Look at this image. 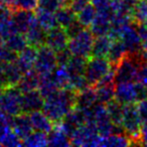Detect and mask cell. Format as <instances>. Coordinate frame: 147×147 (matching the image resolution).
<instances>
[{"label":"cell","mask_w":147,"mask_h":147,"mask_svg":"<svg viewBox=\"0 0 147 147\" xmlns=\"http://www.w3.org/2000/svg\"><path fill=\"white\" fill-rule=\"evenodd\" d=\"M76 96L71 89H57L45 98L42 111L53 123H59L76 107Z\"/></svg>","instance_id":"cell-1"},{"label":"cell","mask_w":147,"mask_h":147,"mask_svg":"<svg viewBox=\"0 0 147 147\" xmlns=\"http://www.w3.org/2000/svg\"><path fill=\"white\" fill-rule=\"evenodd\" d=\"M147 98V87L138 82H119L115 84V100L122 105L136 104Z\"/></svg>","instance_id":"cell-2"},{"label":"cell","mask_w":147,"mask_h":147,"mask_svg":"<svg viewBox=\"0 0 147 147\" xmlns=\"http://www.w3.org/2000/svg\"><path fill=\"white\" fill-rule=\"evenodd\" d=\"M143 59L140 55H127L117 65H114L115 83L136 82L139 67Z\"/></svg>","instance_id":"cell-3"},{"label":"cell","mask_w":147,"mask_h":147,"mask_svg":"<svg viewBox=\"0 0 147 147\" xmlns=\"http://www.w3.org/2000/svg\"><path fill=\"white\" fill-rule=\"evenodd\" d=\"M114 69L108 57H94L87 61L85 76L89 83V86L95 87Z\"/></svg>","instance_id":"cell-4"},{"label":"cell","mask_w":147,"mask_h":147,"mask_svg":"<svg viewBox=\"0 0 147 147\" xmlns=\"http://www.w3.org/2000/svg\"><path fill=\"white\" fill-rule=\"evenodd\" d=\"M95 35L88 28H83L78 33L69 37L67 49L73 55L89 59L92 55Z\"/></svg>","instance_id":"cell-5"},{"label":"cell","mask_w":147,"mask_h":147,"mask_svg":"<svg viewBox=\"0 0 147 147\" xmlns=\"http://www.w3.org/2000/svg\"><path fill=\"white\" fill-rule=\"evenodd\" d=\"M143 123L139 116L136 104H127L123 107L121 127L123 132L128 135L132 140H139Z\"/></svg>","instance_id":"cell-6"},{"label":"cell","mask_w":147,"mask_h":147,"mask_svg":"<svg viewBox=\"0 0 147 147\" xmlns=\"http://www.w3.org/2000/svg\"><path fill=\"white\" fill-rule=\"evenodd\" d=\"M101 135L94 123H85L79 126L71 136V143L75 146H100Z\"/></svg>","instance_id":"cell-7"},{"label":"cell","mask_w":147,"mask_h":147,"mask_svg":"<svg viewBox=\"0 0 147 147\" xmlns=\"http://www.w3.org/2000/svg\"><path fill=\"white\" fill-rule=\"evenodd\" d=\"M22 93L15 87H7L0 91V109L11 116H16L22 112L21 105Z\"/></svg>","instance_id":"cell-8"},{"label":"cell","mask_w":147,"mask_h":147,"mask_svg":"<svg viewBox=\"0 0 147 147\" xmlns=\"http://www.w3.org/2000/svg\"><path fill=\"white\" fill-rule=\"evenodd\" d=\"M93 123L96 126L99 134L102 136H106L114 132H121L112 122V119L105 104L97 103L93 107Z\"/></svg>","instance_id":"cell-9"},{"label":"cell","mask_w":147,"mask_h":147,"mask_svg":"<svg viewBox=\"0 0 147 147\" xmlns=\"http://www.w3.org/2000/svg\"><path fill=\"white\" fill-rule=\"evenodd\" d=\"M57 65L59 63H57V53L55 51L45 45L37 49V55L33 69H35L39 74V76L51 74Z\"/></svg>","instance_id":"cell-10"},{"label":"cell","mask_w":147,"mask_h":147,"mask_svg":"<svg viewBox=\"0 0 147 147\" xmlns=\"http://www.w3.org/2000/svg\"><path fill=\"white\" fill-rule=\"evenodd\" d=\"M114 13L111 5L102 9H97V15L90 26V30L95 36L109 34L112 28V19Z\"/></svg>","instance_id":"cell-11"},{"label":"cell","mask_w":147,"mask_h":147,"mask_svg":"<svg viewBox=\"0 0 147 147\" xmlns=\"http://www.w3.org/2000/svg\"><path fill=\"white\" fill-rule=\"evenodd\" d=\"M118 38L122 40L126 47L128 55H140L141 47H142V39L137 30V27L132 26L131 24L126 25L120 30L118 34Z\"/></svg>","instance_id":"cell-12"},{"label":"cell","mask_w":147,"mask_h":147,"mask_svg":"<svg viewBox=\"0 0 147 147\" xmlns=\"http://www.w3.org/2000/svg\"><path fill=\"white\" fill-rule=\"evenodd\" d=\"M69 36L67 34V30L63 27L57 26L53 27V29L47 31V36H45V45L51 47L55 53L61 51L65 49H67Z\"/></svg>","instance_id":"cell-13"},{"label":"cell","mask_w":147,"mask_h":147,"mask_svg":"<svg viewBox=\"0 0 147 147\" xmlns=\"http://www.w3.org/2000/svg\"><path fill=\"white\" fill-rule=\"evenodd\" d=\"M35 19V14L30 10H18L12 11V23L15 29V32L24 33L28 30L29 26L32 24Z\"/></svg>","instance_id":"cell-14"},{"label":"cell","mask_w":147,"mask_h":147,"mask_svg":"<svg viewBox=\"0 0 147 147\" xmlns=\"http://www.w3.org/2000/svg\"><path fill=\"white\" fill-rule=\"evenodd\" d=\"M43 103H45V97L40 94L38 90L23 93L21 99L22 112L31 113L33 111L42 110Z\"/></svg>","instance_id":"cell-15"},{"label":"cell","mask_w":147,"mask_h":147,"mask_svg":"<svg viewBox=\"0 0 147 147\" xmlns=\"http://www.w3.org/2000/svg\"><path fill=\"white\" fill-rule=\"evenodd\" d=\"M37 55V47L32 45H27L23 51L17 53V57L15 63L18 65L20 69L23 73L31 71L34 69L35 59Z\"/></svg>","instance_id":"cell-16"},{"label":"cell","mask_w":147,"mask_h":147,"mask_svg":"<svg viewBox=\"0 0 147 147\" xmlns=\"http://www.w3.org/2000/svg\"><path fill=\"white\" fill-rule=\"evenodd\" d=\"M11 128L13 129V131L22 140H24L32 131H34L32 128V125H31L28 113H24V112H21L20 114L13 117Z\"/></svg>","instance_id":"cell-17"},{"label":"cell","mask_w":147,"mask_h":147,"mask_svg":"<svg viewBox=\"0 0 147 147\" xmlns=\"http://www.w3.org/2000/svg\"><path fill=\"white\" fill-rule=\"evenodd\" d=\"M132 144V139L124 132H114L112 134L102 136L99 147H123Z\"/></svg>","instance_id":"cell-18"},{"label":"cell","mask_w":147,"mask_h":147,"mask_svg":"<svg viewBox=\"0 0 147 147\" xmlns=\"http://www.w3.org/2000/svg\"><path fill=\"white\" fill-rule=\"evenodd\" d=\"M25 36H26L29 45H32V47L38 49L39 47L45 45L47 30L42 28V26L37 22L36 18H35L32 24L29 26L28 30L25 32Z\"/></svg>","instance_id":"cell-19"},{"label":"cell","mask_w":147,"mask_h":147,"mask_svg":"<svg viewBox=\"0 0 147 147\" xmlns=\"http://www.w3.org/2000/svg\"><path fill=\"white\" fill-rule=\"evenodd\" d=\"M32 128L34 131H40V132L49 133L53 128V121L47 116L43 111L37 110L28 113Z\"/></svg>","instance_id":"cell-20"},{"label":"cell","mask_w":147,"mask_h":147,"mask_svg":"<svg viewBox=\"0 0 147 147\" xmlns=\"http://www.w3.org/2000/svg\"><path fill=\"white\" fill-rule=\"evenodd\" d=\"M97 103H98V99H97L96 90H95V88H92V86L77 93L76 107H78V108L91 109Z\"/></svg>","instance_id":"cell-21"},{"label":"cell","mask_w":147,"mask_h":147,"mask_svg":"<svg viewBox=\"0 0 147 147\" xmlns=\"http://www.w3.org/2000/svg\"><path fill=\"white\" fill-rule=\"evenodd\" d=\"M49 145L51 146H71V136L57 123L53 128L47 133Z\"/></svg>","instance_id":"cell-22"},{"label":"cell","mask_w":147,"mask_h":147,"mask_svg":"<svg viewBox=\"0 0 147 147\" xmlns=\"http://www.w3.org/2000/svg\"><path fill=\"white\" fill-rule=\"evenodd\" d=\"M39 81H40V76L35 69L27 71L23 74L20 81L17 84V88L21 93H26L29 91L37 90L39 86Z\"/></svg>","instance_id":"cell-23"},{"label":"cell","mask_w":147,"mask_h":147,"mask_svg":"<svg viewBox=\"0 0 147 147\" xmlns=\"http://www.w3.org/2000/svg\"><path fill=\"white\" fill-rule=\"evenodd\" d=\"M113 41H114V38L110 34L96 36L94 41V45H93L92 55H94V57H107Z\"/></svg>","instance_id":"cell-24"},{"label":"cell","mask_w":147,"mask_h":147,"mask_svg":"<svg viewBox=\"0 0 147 147\" xmlns=\"http://www.w3.org/2000/svg\"><path fill=\"white\" fill-rule=\"evenodd\" d=\"M51 76L59 89H69L71 74L67 65H57L51 73Z\"/></svg>","instance_id":"cell-25"},{"label":"cell","mask_w":147,"mask_h":147,"mask_svg":"<svg viewBox=\"0 0 147 147\" xmlns=\"http://www.w3.org/2000/svg\"><path fill=\"white\" fill-rule=\"evenodd\" d=\"M14 32L15 29L12 23V10L7 7L0 13V36L5 40Z\"/></svg>","instance_id":"cell-26"},{"label":"cell","mask_w":147,"mask_h":147,"mask_svg":"<svg viewBox=\"0 0 147 147\" xmlns=\"http://www.w3.org/2000/svg\"><path fill=\"white\" fill-rule=\"evenodd\" d=\"M57 24L63 28H67L77 20V14L71 10L69 5H63L61 8L55 11Z\"/></svg>","instance_id":"cell-27"},{"label":"cell","mask_w":147,"mask_h":147,"mask_svg":"<svg viewBox=\"0 0 147 147\" xmlns=\"http://www.w3.org/2000/svg\"><path fill=\"white\" fill-rule=\"evenodd\" d=\"M35 18H36L37 22L42 26V28L47 31L51 30L53 27L59 25L57 17H55V12L37 8V11L35 13Z\"/></svg>","instance_id":"cell-28"},{"label":"cell","mask_w":147,"mask_h":147,"mask_svg":"<svg viewBox=\"0 0 147 147\" xmlns=\"http://www.w3.org/2000/svg\"><path fill=\"white\" fill-rule=\"evenodd\" d=\"M4 71H5V78H6V82L8 87L17 86L21 77L24 74L15 61L4 63Z\"/></svg>","instance_id":"cell-29"},{"label":"cell","mask_w":147,"mask_h":147,"mask_svg":"<svg viewBox=\"0 0 147 147\" xmlns=\"http://www.w3.org/2000/svg\"><path fill=\"white\" fill-rule=\"evenodd\" d=\"M98 103L101 104H108L115 99V85L114 83L110 84H99L95 86Z\"/></svg>","instance_id":"cell-30"},{"label":"cell","mask_w":147,"mask_h":147,"mask_svg":"<svg viewBox=\"0 0 147 147\" xmlns=\"http://www.w3.org/2000/svg\"><path fill=\"white\" fill-rule=\"evenodd\" d=\"M128 55L126 47H125L124 43L122 42V40L119 38H115L113 41L112 45H111L110 51L108 53V59L111 61L113 65H117L123 57H125Z\"/></svg>","instance_id":"cell-31"},{"label":"cell","mask_w":147,"mask_h":147,"mask_svg":"<svg viewBox=\"0 0 147 147\" xmlns=\"http://www.w3.org/2000/svg\"><path fill=\"white\" fill-rule=\"evenodd\" d=\"M5 45L14 53H19L25 49L28 45V41L24 33L14 32L5 39Z\"/></svg>","instance_id":"cell-32"},{"label":"cell","mask_w":147,"mask_h":147,"mask_svg":"<svg viewBox=\"0 0 147 147\" xmlns=\"http://www.w3.org/2000/svg\"><path fill=\"white\" fill-rule=\"evenodd\" d=\"M108 112L110 114V117L112 119V122L114 123V125L116 126V128L119 131L123 132V129L121 127V121H122V115H123V107L124 105H122L121 103H119L117 100H112L111 102H109L108 104H106Z\"/></svg>","instance_id":"cell-33"},{"label":"cell","mask_w":147,"mask_h":147,"mask_svg":"<svg viewBox=\"0 0 147 147\" xmlns=\"http://www.w3.org/2000/svg\"><path fill=\"white\" fill-rule=\"evenodd\" d=\"M96 15H97V8L92 3H89L80 12L77 13V20L85 28H90V26L92 25Z\"/></svg>","instance_id":"cell-34"},{"label":"cell","mask_w":147,"mask_h":147,"mask_svg":"<svg viewBox=\"0 0 147 147\" xmlns=\"http://www.w3.org/2000/svg\"><path fill=\"white\" fill-rule=\"evenodd\" d=\"M23 145L29 147H42L49 145L47 133L34 131L31 132L26 138L23 140Z\"/></svg>","instance_id":"cell-35"},{"label":"cell","mask_w":147,"mask_h":147,"mask_svg":"<svg viewBox=\"0 0 147 147\" xmlns=\"http://www.w3.org/2000/svg\"><path fill=\"white\" fill-rule=\"evenodd\" d=\"M88 59H85L82 57L73 55L69 63H67V67L69 71L71 76H78V75H85L86 65Z\"/></svg>","instance_id":"cell-36"},{"label":"cell","mask_w":147,"mask_h":147,"mask_svg":"<svg viewBox=\"0 0 147 147\" xmlns=\"http://www.w3.org/2000/svg\"><path fill=\"white\" fill-rule=\"evenodd\" d=\"M57 86L55 85V81L53 79L51 74H47V75H42L40 76V81H39V86L37 90L40 92V94L43 97H47L51 94L55 93L57 90Z\"/></svg>","instance_id":"cell-37"},{"label":"cell","mask_w":147,"mask_h":147,"mask_svg":"<svg viewBox=\"0 0 147 147\" xmlns=\"http://www.w3.org/2000/svg\"><path fill=\"white\" fill-rule=\"evenodd\" d=\"M133 21L137 24L147 22V0H138L133 11Z\"/></svg>","instance_id":"cell-38"},{"label":"cell","mask_w":147,"mask_h":147,"mask_svg":"<svg viewBox=\"0 0 147 147\" xmlns=\"http://www.w3.org/2000/svg\"><path fill=\"white\" fill-rule=\"evenodd\" d=\"M7 6L12 11L18 9L33 11L38 7V0H10Z\"/></svg>","instance_id":"cell-39"},{"label":"cell","mask_w":147,"mask_h":147,"mask_svg":"<svg viewBox=\"0 0 147 147\" xmlns=\"http://www.w3.org/2000/svg\"><path fill=\"white\" fill-rule=\"evenodd\" d=\"M23 145V140L10 128L6 132L5 136L1 141V146H21Z\"/></svg>","instance_id":"cell-40"},{"label":"cell","mask_w":147,"mask_h":147,"mask_svg":"<svg viewBox=\"0 0 147 147\" xmlns=\"http://www.w3.org/2000/svg\"><path fill=\"white\" fill-rule=\"evenodd\" d=\"M17 53L11 51L5 43H0V63H8L16 61Z\"/></svg>","instance_id":"cell-41"},{"label":"cell","mask_w":147,"mask_h":147,"mask_svg":"<svg viewBox=\"0 0 147 147\" xmlns=\"http://www.w3.org/2000/svg\"><path fill=\"white\" fill-rule=\"evenodd\" d=\"M63 5H65V0H38L37 8L55 12Z\"/></svg>","instance_id":"cell-42"},{"label":"cell","mask_w":147,"mask_h":147,"mask_svg":"<svg viewBox=\"0 0 147 147\" xmlns=\"http://www.w3.org/2000/svg\"><path fill=\"white\" fill-rule=\"evenodd\" d=\"M137 110H138L139 116L141 118L143 124L147 123V98H144L142 100H139L136 103Z\"/></svg>","instance_id":"cell-43"},{"label":"cell","mask_w":147,"mask_h":147,"mask_svg":"<svg viewBox=\"0 0 147 147\" xmlns=\"http://www.w3.org/2000/svg\"><path fill=\"white\" fill-rule=\"evenodd\" d=\"M91 3V0H69V6L71 8L74 12L78 13L84 8L85 6Z\"/></svg>","instance_id":"cell-44"},{"label":"cell","mask_w":147,"mask_h":147,"mask_svg":"<svg viewBox=\"0 0 147 147\" xmlns=\"http://www.w3.org/2000/svg\"><path fill=\"white\" fill-rule=\"evenodd\" d=\"M71 57H73V55L69 51V49H65L61 51H57V63L59 65H67Z\"/></svg>","instance_id":"cell-45"},{"label":"cell","mask_w":147,"mask_h":147,"mask_svg":"<svg viewBox=\"0 0 147 147\" xmlns=\"http://www.w3.org/2000/svg\"><path fill=\"white\" fill-rule=\"evenodd\" d=\"M12 121H13V116L7 114L6 112L2 111L0 109V125H3V126H12Z\"/></svg>","instance_id":"cell-46"},{"label":"cell","mask_w":147,"mask_h":147,"mask_svg":"<svg viewBox=\"0 0 147 147\" xmlns=\"http://www.w3.org/2000/svg\"><path fill=\"white\" fill-rule=\"evenodd\" d=\"M7 87H8V85H7L6 78H5L4 63H0V91L7 88Z\"/></svg>","instance_id":"cell-47"},{"label":"cell","mask_w":147,"mask_h":147,"mask_svg":"<svg viewBox=\"0 0 147 147\" xmlns=\"http://www.w3.org/2000/svg\"><path fill=\"white\" fill-rule=\"evenodd\" d=\"M91 3L97 9H102L110 6L111 3H112V0H91Z\"/></svg>","instance_id":"cell-48"},{"label":"cell","mask_w":147,"mask_h":147,"mask_svg":"<svg viewBox=\"0 0 147 147\" xmlns=\"http://www.w3.org/2000/svg\"><path fill=\"white\" fill-rule=\"evenodd\" d=\"M137 30H138V33L142 41L147 40V22L137 24Z\"/></svg>","instance_id":"cell-49"},{"label":"cell","mask_w":147,"mask_h":147,"mask_svg":"<svg viewBox=\"0 0 147 147\" xmlns=\"http://www.w3.org/2000/svg\"><path fill=\"white\" fill-rule=\"evenodd\" d=\"M139 141H140V144L147 146V123L143 124L140 132V136H139Z\"/></svg>","instance_id":"cell-50"},{"label":"cell","mask_w":147,"mask_h":147,"mask_svg":"<svg viewBox=\"0 0 147 147\" xmlns=\"http://www.w3.org/2000/svg\"><path fill=\"white\" fill-rule=\"evenodd\" d=\"M140 57L144 61H147V40L142 42V47L140 51Z\"/></svg>","instance_id":"cell-51"},{"label":"cell","mask_w":147,"mask_h":147,"mask_svg":"<svg viewBox=\"0 0 147 147\" xmlns=\"http://www.w3.org/2000/svg\"><path fill=\"white\" fill-rule=\"evenodd\" d=\"M11 127H8V126H3V125H0V146H1V141H2L3 137L5 136L7 131L10 129Z\"/></svg>","instance_id":"cell-52"},{"label":"cell","mask_w":147,"mask_h":147,"mask_svg":"<svg viewBox=\"0 0 147 147\" xmlns=\"http://www.w3.org/2000/svg\"><path fill=\"white\" fill-rule=\"evenodd\" d=\"M7 7H8V6H7L5 3H3V2H1V1H0V13L2 12L5 8H7Z\"/></svg>","instance_id":"cell-53"},{"label":"cell","mask_w":147,"mask_h":147,"mask_svg":"<svg viewBox=\"0 0 147 147\" xmlns=\"http://www.w3.org/2000/svg\"><path fill=\"white\" fill-rule=\"evenodd\" d=\"M0 1H1V2H3V3H5L6 5H8V3H9V1H10V0H0Z\"/></svg>","instance_id":"cell-54"},{"label":"cell","mask_w":147,"mask_h":147,"mask_svg":"<svg viewBox=\"0 0 147 147\" xmlns=\"http://www.w3.org/2000/svg\"><path fill=\"white\" fill-rule=\"evenodd\" d=\"M0 43H2V38H1V36H0Z\"/></svg>","instance_id":"cell-55"},{"label":"cell","mask_w":147,"mask_h":147,"mask_svg":"<svg viewBox=\"0 0 147 147\" xmlns=\"http://www.w3.org/2000/svg\"><path fill=\"white\" fill-rule=\"evenodd\" d=\"M65 1H69V0H65Z\"/></svg>","instance_id":"cell-56"}]
</instances>
